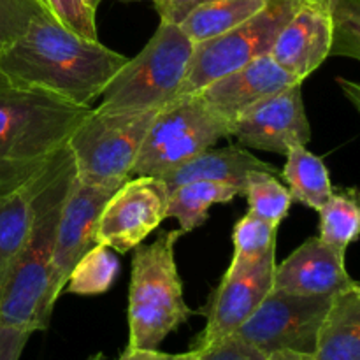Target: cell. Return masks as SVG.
I'll return each mask as SVG.
<instances>
[{
	"label": "cell",
	"mask_w": 360,
	"mask_h": 360,
	"mask_svg": "<svg viewBox=\"0 0 360 360\" xmlns=\"http://www.w3.org/2000/svg\"><path fill=\"white\" fill-rule=\"evenodd\" d=\"M181 236L179 229L162 232L151 245H139L134 253L129 288L130 348L158 350L162 341L192 316L174 259Z\"/></svg>",
	"instance_id": "obj_4"
},
{
	"label": "cell",
	"mask_w": 360,
	"mask_h": 360,
	"mask_svg": "<svg viewBox=\"0 0 360 360\" xmlns=\"http://www.w3.org/2000/svg\"><path fill=\"white\" fill-rule=\"evenodd\" d=\"M306 2L319 4V6L326 7V9H329L330 13H333V9L338 6V2H340V0H306Z\"/></svg>",
	"instance_id": "obj_36"
},
{
	"label": "cell",
	"mask_w": 360,
	"mask_h": 360,
	"mask_svg": "<svg viewBox=\"0 0 360 360\" xmlns=\"http://www.w3.org/2000/svg\"><path fill=\"white\" fill-rule=\"evenodd\" d=\"M276 250L246 264H231L207 308L206 327L190 350H200L238 333L273 290Z\"/></svg>",
	"instance_id": "obj_10"
},
{
	"label": "cell",
	"mask_w": 360,
	"mask_h": 360,
	"mask_svg": "<svg viewBox=\"0 0 360 360\" xmlns=\"http://www.w3.org/2000/svg\"><path fill=\"white\" fill-rule=\"evenodd\" d=\"M127 56L39 14L21 37L0 51V70L77 105H91L127 63Z\"/></svg>",
	"instance_id": "obj_1"
},
{
	"label": "cell",
	"mask_w": 360,
	"mask_h": 360,
	"mask_svg": "<svg viewBox=\"0 0 360 360\" xmlns=\"http://www.w3.org/2000/svg\"><path fill=\"white\" fill-rule=\"evenodd\" d=\"M285 157L283 179L287 181L292 200L319 211L334 190L323 158L313 155L306 146L292 148Z\"/></svg>",
	"instance_id": "obj_21"
},
{
	"label": "cell",
	"mask_w": 360,
	"mask_h": 360,
	"mask_svg": "<svg viewBox=\"0 0 360 360\" xmlns=\"http://www.w3.org/2000/svg\"><path fill=\"white\" fill-rule=\"evenodd\" d=\"M313 360H360V283L333 297Z\"/></svg>",
	"instance_id": "obj_18"
},
{
	"label": "cell",
	"mask_w": 360,
	"mask_h": 360,
	"mask_svg": "<svg viewBox=\"0 0 360 360\" xmlns=\"http://www.w3.org/2000/svg\"><path fill=\"white\" fill-rule=\"evenodd\" d=\"M30 333L0 323V360H20Z\"/></svg>",
	"instance_id": "obj_32"
},
{
	"label": "cell",
	"mask_w": 360,
	"mask_h": 360,
	"mask_svg": "<svg viewBox=\"0 0 360 360\" xmlns=\"http://www.w3.org/2000/svg\"><path fill=\"white\" fill-rule=\"evenodd\" d=\"M224 137H231L229 122L218 116L199 94L179 95L155 115L132 176L162 178Z\"/></svg>",
	"instance_id": "obj_7"
},
{
	"label": "cell",
	"mask_w": 360,
	"mask_h": 360,
	"mask_svg": "<svg viewBox=\"0 0 360 360\" xmlns=\"http://www.w3.org/2000/svg\"><path fill=\"white\" fill-rule=\"evenodd\" d=\"M294 83L302 81L287 72L273 56L264 55L234 72L225 74L197 94L231 125L232 120L250 105Z\"/></svg>",
	"instance_id": "obj_16"
},
{
	"label": "cell",
	"mask_w": 360,
	"mask_h": 360,
	"mask_svg": "<svg viewBox=\"0 0 360 360\" xmlns=\"http://www.w3.org/2000/svg\"><path fill=\"white\" fill-rule=\"evenodd\" d=\"M169 188L151 176L129 178L102 210L95 245L127 253L137 248L165 218Z\"/></svg>",
	"instance_id": "obj_11"
},
{
	"label": "cell",
	"mask_w": 360,
	"mask_h": 360,
	"mask_svg": "<svg viewBox=\"0 0 360 360\" xmlns=\"http://www.w3.org/2000/svg\"><path fill=\"white\" fill-rule=\"evenodd\" d=\"M74 178L72 153L69 146H63L53 158L51 174L35 199L30 232L4 281L0 292V323L4 326L30 334L49 327L58 301L53 290L56 231Z\"/></svg>",
	"instance_id": "obj_3"
},
{
	"label": "cell",
	"mask_w": 360,
	"mask_h": 360,
	"mask_svg": "<svg viewBox=\"0 0 360 360\" xmlns=\"http://www.w3.org/2000/svg\"><path fill=\"white\" fill-rule=\"evenodd\" d=\"M46 14L86 39H98L95 13L86 0H34Z\"/></svg>",
	"instance_id": "obj_28"
},
{
	"label": "cell",
	"mask_w": 360,
	"mask_h": 360,
	"mask_svg": "<svg viewBox=\"0 0 360 360\" xmlns=\"http://www.w3.org/2000/svg\"><path fill=\"white\" fill-rule=\"evenodd\" d=\"M338 86L341 88L347 101L355 108L360 115V81H352L347 77H338Z\"/></svg>",
	"instance_id": "obj_34"
},
{
	"label": "cell",
	"mask_w": 360,
	"mask_h": 360,
	"mask_svg": "<svg viewBox=\"0 0 360 360\" xmlns=\"http://www.w3.org/2000/svg\"><path fill=\"white\" fill-rule=\"evenodd\" d=\"M157 111L91 108L67 143L76 178L90 185H123L132 178L137 153Z\"/></svg>",
	"instance_id": "obj_6"
},
{
	"label": "cell",
	"mask_w": 360,
	"mask_h": 360,
	"mask_svg": "<svg viewBox=\"0 0 360 360\" xmlns=\"http://www.w3.org/2000/svg\"><path fill=\"white\" fill-rule=\"evenodd\" d=\"M90 111L0 70V199L37 178Z\"/></svg>",
	"instance_id": "obj_2"
},
{
	"label": "cell",
	"mask_w": 360,
	"mask_h": 360,
	"mask_svg": "<svg viewBox=\"0 0 360 360\" xmlns=\"http://www.w3.org/2000/svg\"><path fill=\"white\" fill-rule=\"evenodd\" d=\"M269 0H214L193 9L179 23L181 30L188 35L193 44L227 34L238 25L245 23Z\"/></svg>",
	"instance_id": "obj_22"
},
{
	"label": "cell",
	"mask_w": 360,
	"mask_h": 360,
	"mask_svg": "<svg viewBox=\"0 0 360 360\" xmlns=\"http://www.w3.org/2000/svg\"><path fill=\"white\" fill-rule=\"evenodd\" d=\"M302 83L264 97L231 122V137L243 146L287 155L295 146H308L311 127L302 102Z\"/></svg>",
	"instance_id": "obj_12"
},
{
	"label": "cell",
	"mask_w": 360,
	"mask_h": 360,
	"mask_svg": "<svg viewBox=\"0 0 360 360\" xmlns=\"http://www.w3.org/2000/svg\"><path fill=\"white\" fill-rule=\"evenodd\" d=\"M88 360H104V355H102V354H95V355H91V357L88 359Z\"/></svg>",
	"instance_id": "obj_38"
},
{
	"label": "cell",
	"mask_w": 360,
	"mask_h": 360,
	"mask_svg": "<svg viewBox=\"0 0 360 360\" xmlns=\"http://www.w3.org/2000/svg\"><path fill=\"white\" fill-rule=\"evenodd\" d=\"M267 360H313V355L297 354V352H274L267 355Z\"/></svg>",
	"instance_id": "obj_35"
},
{
	"label": "cell",
	"mask_w": 360,
	"mask_h": 360,
	"mask_svg": "<svg viewBox=\"0 0 360 360\" xmlns=\"http://www.w3.org/2000/svg\"><path fill=\"white\" fill-rule=\"evenodd\" d=\"M278 229L280 227L248 211L234 227V234H232L234 255H232L231 264L238 266V264L252 262L276 250Z\"/></svg>",
	"instance_id": "obj_26"
},
{
	"label": "cell",
	"mask_w": 360,
	"mask_h": 360,
	"mask_svg": "<svg viewBox=\"0 0 360 360\" xmlns=\"http://www.w3.org/2000/svg\"><path fill=\"white\" fill-rule=\"evenodd\" d=\"M322 241L347 252L360 238V186L334 188L327 202L319 210Z\"/></svg>",
	"instance_id": "obj_23"
},
{
	"label": "cell",
	"mask_w": 360,
	"mask_h": 360,
	"mask_svg": "<svg viewBox=\"0 0 360 360\" xmlns=\"http://www.w3.org/2000/svg\"><path fill=\"white\" fill-rule=\"evenodd\" d=\"M42 13L34 0H0V51L21 37L32 20Z\"/></svg>",
	"instance_id": "obj_29"
},
{
	"label": "cell",
	"mask_w": 360,
	"mask_h": 360,
	"mask_svg": "<svg viewBox=\"0 0 360 360\" xmlns=\"http://www.w3.org/2000/svg\"><path fill=\"white\" fill-rule=\"evenodd\" d=\"M347 252L315 236L302 243L274 269V290L295 295H336L357 281L345 266Z\"/></svg>",
	"instance_id": "obj_14"
},
{
	"label": "cell",
	"mask_w": 360,
	"mask_h": 360,
	"mask_svg": "<svg viewBox=\"0 0 360 360\" xmlns=\"http://www.w3.org/2000/svg\"><path fill=\"white\" fill-rule=\"evenodd\" d=\"M123 2H134V0H123Z\"/></svg>",
	"instance_id": "obj_39"
},
{
	"label": "cell",
	"mask_w": 360,
	"mask_h": 360,
	"mask_svg": "<svg viewBox=\"0 0 360 360\" xmlns=\"http://www.w3.org/2000/svg\"><path fill=\"white\" fill-rule=\"evenodd\" d=\"M239 195V190L227 183H185L169 192L165 218L178 220L179 231L186 234L206 224L210 210L214 204H227Z\"/></svg>",
	"instance_id": "obj_20"
},
{
	"label": "cell",
	"mask_w": 360,
	"mask_h": 360,
	"mask_svg": "<svg viewBox=\"0 0 360 360\" xmlns=\"http://www.w3.org/2000/svg\"><path fill=\"white\" fill-rule=\"evenodd\" d=\"M118 271V259L111 248L95 245L74 266L65 288L74 295H102L112 287Z\"/></svg>",
	"instance_id": "obj_24"
},
{
	"label": "cell",
	"mask_w": 360,
	"mask_h": 360,
	"mask_svg": "<svg viewBox=\"0 0 360 360\" xmlns=\"http://www.w3.org/2000/svg\"><path fill=\"white\" fill-rule=\"evenodd\" d=\"M200 360H267V355L253 348L241 338L232 334L206 348H200Z\"/></svg>",
	"instance_id": "obj_30"
},
{
	"label": "cell",
	"mask_w": 360,
	"mask_h": 360,
	"mask_svg": "<svg viewBox=\"0 0 360 360\" xmlns=\"http://www.w3.org/2000/svg\"><path fill=\"white\" fill-rule=\"evenodd\" d=\"M333 297L295 295L273 288L255 313L239 327L236 336L264 355L274 352L313 355Z\"/></svg>",
	"instance_id": "obj_9"
},
{
	"label": "cell",
	"mask_w": 360,
	"mask_h": 360,
	"mask_svg": "<svg viewBox=\"0 0 360 360\" xmlns=\"http://www.w3.org/2000/svg\"><path fill=\"white\" fill-rule=\"evenodd\" d=\"M153 2L162 21L179 25L193 9L214 0H153Z\"/></svg>",
	"instance_id": "obj_31"
},
{
	"label": "cell",
	"mask_w": 360,
	"mask_h": 360,
	"mask_svg": "<svg viewBox=\"0 0 360 360\" xmlns=\"http://www.w3.org/2000/svg\"><path fill=\"white\" fill-rule=\"evenodd\" d=\"M252 171H266L271 174H278V169L267 162L260 160L250 151L238 146H227L221 150H206L186 160L179 167L172 169L164 174L162 181L169 188V192L178 188L179 185L192 181H214L227 183L236 186L239 193H245L246 178Z\"/></svg>",
	"instance_id": "obj_17"
},
{
	"label": "cell",
	"mask_w": 360,
	"mask_h": 360,
	"mask_svg": "<svg viewBox=\"0 0 360 360\" xmlns=\"http://www.w3.org/2000/svg\"><path fill=\"white\" fill-rule=\"evenodd\" d=\"M86 4L91 7V9L97 11L98 6H101V4H102V0H86Z\"/></svg>",
	"instance_id": "obj_37"
},
{
	"label": "cell",
	"mask_w": 360,
	"mask_h": 360,
	"mask_svg": "<svg viewBox=\"0 0 360 360\" xmlns=\"http://www.w3.org/2000/svg\"><path fill=\"white\" fill-rule=\"evenodd\" d=\"M250 213L280 227L292 206V195L280 183L276 174L266 171H252L246 178L245 193Z\"/></svg>",
	"instance_id": "obj_25"
},
{
	"label": "cell",
	"mask_w": 360,
	"mask_h": 360,
	"mask_svg": "<svg viewBox=\"0 0 360 360\" xmlns=\"http://www.w3.org/2000/svg\"><path fill=\"white\" fill-rule=\"evenodd\" d=\"M333 13L319 4L304 2L281 28L269 55L287 72L304 81L330 56Z\"/></svg>",
	"instance_id": "obj_15"
},
{
	"label": "cell",
	"mask_w": 360,
	"mask_h": 360,
	"mask_svg": "<svg viewBox=\"0 0 360 360\" xmlns=\"http://www.w3.org/2000/svg\"><path fill=\"white\" fill-rule=\"evenodd\" d=\"M306 0H269L262 11L218 37L193 44L188 74L179 95L197 94L253 60L269 55L281 28Z\"/></svg>",
	"instance_id": "obj_8"
},
{
	"label": "cell",
	"mask_w": 360,
	"mask_h": 360,
	"mask_svg": "<svg viewBox=\"0 0 360 360\" xmlns=\"http://www.w3.org/2000/svg\"><path fill=\"white\" fill-rule=\"evenodd\" d=\"M333 25L330 55L360 62V0H340L333 9Z\"/></svg>",
	"instance_id": "obj_27"
},
{
	"label": "cell",
	"mask_w": 360,
	"mask_h": 360,
	"mask_svg": "<svg viewBox=\"0 0 360 360\" xmlns=\"http://www.w3.org/2000/svg\"><path fill=\"white\" fill-rule=\"evenodd\" d=\"M51 164L53 160L37 178L27 183L23 188L0 199V292L14 259L30 232L35 199L51 174Z\"/></svg>",
	"instance_id": "obj_19"
},
{
	"label": "cell",
	"mask_w": 360,
	"mask_h": 360,
	"mask_svg": "<svg viewBox=\"0 0 360 360\" xmlns=\"http://www.w3.org/2000/svg\"><path fill=\"white\" fill-rule=\"evenodd\" d=\"M122 185H90L74 178L60 213L53 253V290L62 295L81 257L95 246L98 218L112 193Z\"/></svg>",
	"instance_id": "obj_13"
},
{
	"label": "cell",
	"mask_w": 360,
	"mask_h": 360,
	"mask_svg": "<svg viewBox=\"0 0 360 360\" xmlns=\"http://www.w3.org/2000/svg\"><path fill=\"white\" fill-rule=\"evenodd\" d=\"M118 360H200L199 352L190 350L186 354H164L158 350H143V348L127 347Z\"/></svg>",
	"instance_id": "obj_33"
},
{
	"label": "cell",
	"mask_w": 360,
	"mask_h": 360,
	"mask_svg": "<svg viewBox=\"0 0 360 360\" xmlns=\"http://www.w3.org/2000/svg\"><path fill=\"white\" fill-rule=\"evenodd\" d=\"M193 42L181 27L162 21L137 56L109 81L101 95L102 111H153L179 97L188 74Z\"/></svg>",
	"instance_id": "obj_5"
}]
</instances>
